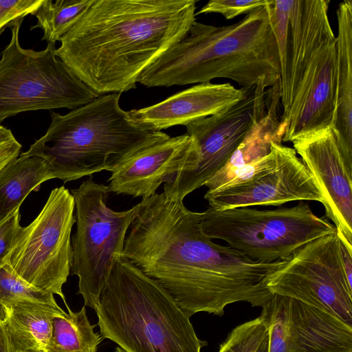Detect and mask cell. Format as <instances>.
Returning a JSON list of instances; mask_svg holds the SVG:
<instances>
[{"label":"cell","instance_id":"obj_1","mask_svg":"<svg viewBox=\"0 0 352 352\" xmlns=\"http://www.w3.org/2000/svg\"><path fill=\"white\" fill-rule=\"evenodd\" d=\"M126 234L124 255L160 283L190 318L221 316L237 302L265 309L272 298L267 276L283 261L261 263L202 231L203 212L164 192L142 199Z\"/></svg>","mask_w":352,"mask_h":352},{"label":"cell","instance_id":"obj_2","mask_svg":"<svg viewBox=\"0 0 352 352\" xmlns=\"http://www.w3.org/2000/svg\"><path fill=\"white\" fill-rule=\"evenodd\" d=\"M195 0H94L55 55L98 95L135 89L144 71L188 33Z\"/></svg>","mask_w":352,"mask_h":352},{"label":"cell","instance_id":"obj_3","mask_svg":"<svg viewBox=\"0 0 352 352\" xmlns=\"http://www.w3.org/2000/svg\"><path fill=\"white\" fill-rule=\"evenodd\" d=\"M273 3L232 25L195 21L188 34L146 69L138 82L146 87H170L228 78L244 89L261 82L273 86L280 78Z\"/></svg>","mask_w":352,"mask_h":352},{"label":"cell","instance_id":"obj_4","mask_svg":"<svg viewBox=\"0 0 352 352\" xmlns=\"http://www.w3.org/2000/svg\"><path fill=\"white\" fill-rule=\"evenodd\" d=\"M100 334L124 352H201L187 316L156 280L116 257L94 309Z\"/></svg>","mask_w":352,"mask_h":352},{"label":"cell","instance_id":"obj_5","mask_svg":"<svg viewBox=\"0 0 352 352\" xmlns=\"http://www.w3.org/2000/svg\"><path fill=\"white\" fill-rule=\"evenodd\" d=\"M120 94L100 95L65 115L51 111L46 133L27 154L45 157L64 183L110 170L140 148L169 136L144 129L120 106Z\"/></svg>","mask_w":352,"mask_h":352},{"label":"cell","instance_id":"obj_6","mask_svg":"<svg viewBox=\"0 0 352 352\" xmlns=\"http://www.w3.org/2000/svg\"><path fill=\"white\" fill-rule=\"evenodd\" d=\"M201 227L211 239H221L261 263L283 261L309 242L333 233L336 226L317 216L305 201L292 207L258 210L240 207L202 212Z\"/></svg>","mask_w":352,"mask_h":352},{"label":"cell","instance_id":"obj_7","mask_svg":"<svg viewBox=\"0 0 352 352\" xmlns=\"http://www.w3.org/2000/svg\"><path fill=\"white\" fill-rule=\"evenodd\" d=\"M23 19L10 28L12 36L0 60V124L21 112L74 109L100 95L55 55V44L35 51L23 48L19 34Z\"/></svg>","mask_w":352,"mask_h":352},{"label":"cell","instance_id":"obj_8","mask_svg":"<svg viewBox=\"0 0 352 352\" xmlns=\"http://www.w3.org/2000/svg\"><path fill=\"white\" fill-rule=\"evenodd\" d=\"M327 0H274L284 128L298 111L331 47L336 42Z\"/></svg>","mask_w":352,"mask_h":352},{"label":"cell","instance_id":"obj_9","mask_svg":"<svg viewBox=\"0 0 352 352\" xmlns=\"http://www.w3.org/2000/svg\"><path fill=\"white\" fill-rule=\"evenodd\" d=\"M76 230L72 238V271L78 278V294L95 309L116 257L124 256V241L136 206L115 211L107 205V186L89 179L71 190Z\"/></svg>","mask_w":352,"mask_h":352},{"label":"cell","instance_id":"obj_10","mask_svg":"<svg viewBox=\"0 0 352 352\" xmlns=\"http://www.w3.org/2000/svg\"><path fill=\"white\" fill-rule=\"evenodd\" d=\"M74 212L71 192L64 186L52 190L36 217L21 227L6 258L22 279L41 291L59 296L65 305L63 286L72 268Z\"/></svg>","mask_w":352,"mask_h":352},{"label":"cell","instance_id":"obj_11","mask_svg":"<svg viewBox=\"0 0 352 352\" xmlns=\"http://www.w3.org/2000/svg\"><path fill=\"white\" fill-rule=\"evenodd\" d=\"M272 294L319 309L352 327V288L341 263L336 231L313 240L271 272Z\"/></svg>","mask_w":352,"mask_h":352},{"label":"cell","instance_id":"obj_12","mask_svg":"<svg viewBox=\"0 0 352 352\" xmlns=\"http://www.w3.org/2000/svg\"><path fill=\"white\" fill-rule=\"evenodd\" d=\"M271 87L265 82L245 89L243 98L227 110L186 125L187 134L197 142L200 157L189 171L178 173L164 193L183 201L204 184L229 161L248 133L266 113Z\"/></svg>","mask_w":352,"mask_h":352},{"label":"cell","instance_id":"obj_13","mask_svg":"<svg viewBox=\"0 0 352 352\" xmlns=\"http://www.w3.org/2000/svg\"><path fill=\"white\" fill-rule=\"evenodd\" d=\"M273 164L249 179L207 191L208 208L220 211L254 206H276L299 201L322 202V195L295 150L272 142Z\"/></svg>","mask_w":352,"mask_h":352},{"label":"cell","instance_id":"obj_14","mask_svg":"<svg viewBox=\"0 0 352 352\" xmlns=\"http://www.w3.org/2000/svg\"><path fill=\"white\" fill-rule=\"evenodd\" d=\"M200 157L196 140L185 133L155 141L124 157L111 170L109 191L148 198L178 173L194 168Z\"/></svg>","mask_w":352,"mask_h":352},{"label":"cell","instance_id":"obj_15","mask_svg":"<svg viewBox=\"0 0 352 352\" xmlns=\"http://www.w3.org/2000/svg\"><path fill=\"white\" fill-rule=\"evenodd\" d=\"M292 142L322 195L325 218L352 244V170L331 127Z\"/></svg>","mask_w":352,"mask_h":352},{"label":"cell","instance_id":"obj_16","mask_svg":"<svg viewBox=\"0 0 352 352\" xmlns=\"http://www.w3.org/2000/svg\"><path fill=\"white\" fill-rule=\"evenodd\" d=\"M245 91L230 83H201L159 103L129 112L133 120L144 129L162 131L221 113L240 100Z\"/></svg>","mask_w":352,"mask_h":352},{"label":"cell","instance_id":"obj_17","mask_svg":"<svg viewBox=\"0 0 352 352\" xmlns=\"http://www.w3.org/2000/svg\"><path fill=\"white\" fill-rule=\"evenodd\" d=\"M289 352H352V327L297 300L289 302Z\"/></svg>","mask_w":352,"mask_h":352},{"label":"cell","instance_id":"obj_18","mask_svg":"<svg viewBox=\"0 0 352 352\" xmlns=\"http://www.w3.org/2000/svg\"><path fill=\"white\" fill-rule=\"evenodd\" d=\"M335 108L331 129L352 170V1L338 5Z\"/></svg>","mask_w":352,"mask_h":352},{"label":"cell","instance_id":"obj_19","mask_svg":"<svg viewBox=\"0 0 352 352\" xmlns=\"http://www.w3.org/2000/svg\"><path fill=\"white\" fill-rule=\"evenodd\" d=\"M271 98L265 116L250 129L227 164L204 186L212 191L226 186L239 169L267 155L272 142L281 143L283 130L281 117L279 80L271 87Z\"/></svg>","mask_w":352,"mask_h":352},{"label":"cell","instance_id":"obj_20","mask_svg":"<svg viewBox=\"0 0 352 352\" xmlns=\"http://www.w3.org/2000/svg\"><path fill=\"white\" fill-rule=\"evenodd\" d=\"M64 311L58 304L36 301L12 305L3 320L12 352H46L52 319Z\"/></svg>","mask_w":352,"mask_h":352},{"label":"cell","instance_id":"obj_21","mask_svg":"<svg viewBox=\"0 0 352 352\" xmlns=\"http://www.w3.org/2000/svg\"><path fill=\"white\" fill-rule=\"evenodd\" d=\"M55 179L47 158L25 152L0 172V222L19 209L32 191L43 182Z\"/></svg>","mask_w":352,"mask_h":352},{"label":"cell","instance_id":"obj_22","mask_svg":"<svg viewBox=\"0 0 352 352\" xmlns=\"http://www.w3.org/2000/svg\"><path fill=\"white\" fill-rule=\"evenodd\" d=\"M67 312L55 316L52 319L51 336L46 352H97L102 338L94 332L85 307L73 311L68 305Z\"/></svg>","mask_w":352,"mask_h":352},{"label":"cell","instance_id":"obj_23","mask_svg":"<svg viewBox=\"0 0 352 352\" xmlns=\"http://www.w3.org/2000/svg\"><path fill=\"white\" fill-rule=\"evenodd\" d=\"M94 0H43L31 14L37 23L31 30H43L42 40L56 43L84 16Z\"/></svg>","mask_w":352,"mask_h":352},{"label":"cell","instance_id":"obj_24","mask_svg":"<svg viewBox=\"0 0 352 352\" xmlns=\"http://www.w3.org/2000/svg\"><path fill=\"white\" fill-rule=\"evenodd\" d=\"M25 300L57 304L53 294L30 285L6 263L0 269V319L6 318L12 305Z\"/></svg>","mask_w":352,"mask_h":352},{"label":"cell","instance_id":"obj_25","mask_svg":"<svg viewBox=\"0 0 352 352\" xmlns=\"http://www.w3.org/2000/svg\"><path fill=\"white\" fill-rule=\"evenodd\" d=\"M268 333V313L267 309H262L258 317L234 328L218 352H255Z\"/></svg>","mask_w":352,"mask_h":352},{"label":"cell","instance_id":"obj_26","mask_svg":"<svg viewBox=\"0 0 352 352\" xmlns=\"http://www.w3.org/2000/svg\"><path fill=\"white\" fill-rule=\"evenodd\" d=\"M290 298L272 294L268 306V352H289Z\"/></svg>","mask_w":352,"mask_h":352},{"label":"cell","instance_id":"obj_27","mask_svg":"<svg viewBox=\"0 0 352 352\" xmlns=\"http://www.w3.org/2000/svg\"><path fill=\"white\" fill-rule=\"evenodd\" d=\"M272 1V0H211L195 13V16L200 14L219 13L226 19H232L241 14H248Z\"/></svg>","mask_w":352,"mask_h":352},{"label":"cell","instance_id":"obj_28","mask_svg":"<svg viewBox=\"0 0 352 352\" xmlns=\"http://www.w3.org/2000/svg\"><path fill=\"white\" fill-rule=\"evenodd\" d=\"M43 0H0V34L16 21L32 14Z\"/></svg>","mask_w":352,"mask_h":352},{"label":"cell","instance_id":"obj_29","mask_svg":"<svg viewBox=\"0 0 352 352\" xmlns=\"http://www.w3.org/2000/svg\"><path fill=\"white\" fill-rule=\"evenodd\" d=\"M19 209L0 222V269L6 263L14 239L21 228Z\"/></svg>","mask_w":352,"mask_h":352},{"label":"cell","instance_id":"obj_30","mask_svg":"<svg viewBox=\"0 0 352 352\" xmlns=\"http://www.w3.org/2000/svg\"><path fill=\"white\" fill-rule=\"evenodd\" d=\"M21 148L12 132L0 124V172L19 156Z\"/></svg>","mask_w":352,"mask_h":352},{"label":"cell","instance_id":"obj_31","mask_svg":"<svg viewBox=\"0 0 352 352\" xmlns=\"http://www.w3.org/2000/svg\"><path fill=\"white\" fill-rule=\"evenodd\" d=\"M336 232L342 269L346 281L349 287L352 288V244L337 229Z\"/></svg>","mask_w":352,"mask_h":352},{"label":"cell","instance_id":"obj_32","mask_svg":"<svg viewBox=\"0 0 352 352\" xmlns=\"http://www.w3.org/2000/svg\"><path fill=\"white\" fill-rule=\"evenodd\" d=\"M0 352H12L3 320L0 319Z\"/></svg>","mask_w":352,"mask_h":352},{"label":"cell","instance_id":"obj_33","mask_svg":"<svg viewBox=\"0 0 352 352\" xmlns=\"http://www.w3.org/2000/svg\"><path fill=\"white\" fill-rule=\"evenodd\" d=\"M269 350V333L264 338L255 352H268Z\"/></svg>","mask_w":352,"mask_h":352},{"label":"cell","instance_id":"obj_34","mask_svg":"<svg viewBox=\"0 0 352 352\" xmlns=\"http://www.w3.org/2000/svg\"><path fill=\"white\" fill-rule=\"evenodd\" d=\"M115 352H124V351L121 348L118 346L116 348Z\"/></svg>","mask_w":352,"mask_h":352}]
</instances>
